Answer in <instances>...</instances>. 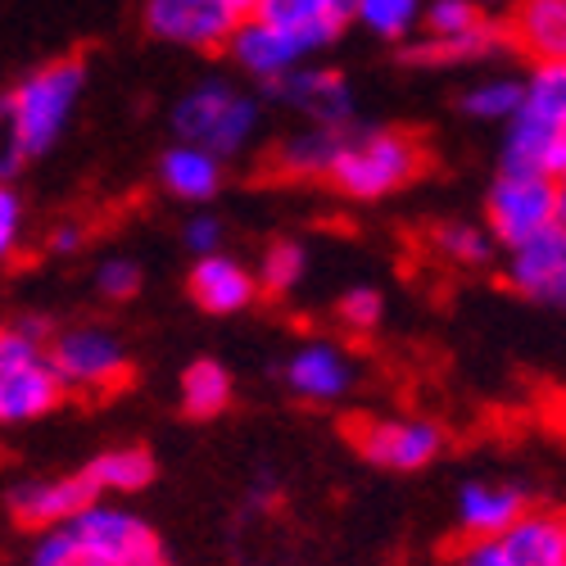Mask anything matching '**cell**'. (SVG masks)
Segmentation results:
<instances>
[{"label": "cell", "instance_id": "cell-1", "mask_svg": "<svg viewBox=\"0 0 566 566\" xmlns=\"http://www.w3.org/2000/svg\"><path fill=\"white\" fill-rule=\"evenodd\" d=\"M82 91H86V64L77 55H64L51 64H36L0 96V127H6L19 164L41 159L60 146L82 105Z\"/></svg>", "mask_w": 566, "mask_h": 566}, {"label": "cell", "instance_id": "cell-2", "mask_svg": "<svg viewBox=\"0 0 566 566\" xmlns=\"http://www.w3.org/2000/svg\"><path fill=\"white\" fill-rule=\"evenodd\" d=\"M421 168H427V150H421V140L412 132L363 127V132H340L326 177L349 200H386L403 191Z\"/></svg>", "mask_w": 566, "mask_h": 566}, {"label": "cell", "instance_id": "cell-3", "mask_svg": "<svg viewBox=\"0 0 566 566\" xmlns=\"http://www.w3.org/2000/svg\"><path fill=\"white\" fill-rule=\"evenodd\" d=\"M55 326L45 317L0 322V427H28L64 403V390L45 358Z\"/></svg>", "mask_w": 566, "mask_h": 566}, {"label": "cell", "instance_id": "cell-4", "mask_svg": "<svg viewBox=\"0 0 566 566\" xmlns=\"http://www.w3.org/2000/svg\"><path fill=\"white\" fill-rule=\"evenodd\" d=\"M263 127V105L250 91L231 86L222 77L196 82L186 96L172 105V132L186 146H200L213 159H235L250 150V140Z\"/></svg>", "mask_w": 566, "mask_h": 566}, {"label": "cell", "instance_id": "cell-5", "mask_svg": "<svg viewBox=\"0 0 566 566\" xmlns=\"http://www.w3.org/2000/svg\"><path fill=\"white\" fill-rule=\"evenodd\" d=\"M45 358H51V371H55L64 399L69 395L109 399L132 381L127 345L109 332V326H96V322L51 332V340H45Z\"/></svg>", "mask_w": 566, "mask_h": 566}, {"label": "cell", "instance_id": "cell-6", "mask_svg": "<svg viewBox=\"0 0 566 566\" xmlns=\"http://www.w3.org/2000/svg\"><path fill=\"white\" fill-rule=\"evenodd\" d=\"M421 32L427 36L403 51L412 64H471V60L499 55L507 45L503 23H494V14L471 6V0H427Z\"/></svg>", "mask_w": 566, "mask_h": 566}, {"label": "cell", "instance_id": "cell-7", "mask_svg": "<svg viewBox=\"0 0 566 566\" xmlns=\"http://www.w3.org/2000/svg\"><path fill=\"white\" fill-rule=\"evenodd\" d=\"M69 535H73V548H77L82 566H127V562L164 557L155 526L140 512L123 507L118 499L86 503L69 522Z\"/></svg>", "mask_w": 566, "mask_h": 566}, {"label": "cell", "instance_id": "cell-8", "mask_svg": "<svg viewBox=\"0 0 566 566\" xmlns=\"http://www.w3.org/2000/svg\"><path fill=\"white\" fill-rule=\"evenodd\" d=\"M557 222V186L531 172H499L485 196V231L494 245L516 250Z\"/></svg>", "mask_w": 566, "mask_h": 566}, {"label": "cell", "instance_id": "cell-9", "mask_svg": "<svg viewBox=\"0 0 566 566\" xmlns=\"http://www.w3.org/2000/svg\"><path fill=\"white\" fill-rule=\"evenodd\" d=\"M245 14L231 0H146L140 6V23L150 36L181 45L196 55H218L227 51V41Z\"/></svg>", "mask_w": 566, "mask_h": 566}, {"label": "cell", "instance_id": "cell-10", "mask_svg": "<svg viewBox=\"0 0 566 566\" xmlns=\"http://www.w3.org/2000/svg\"><path fill=\"white\" fill-rule=\"evenodd\" d=\"M272 91V101H281L295 118H304V127H322V132H349L358 101L345 73L326 69V64H300L291 77H281Z\"/></svg>", "mask_w": 566, "mask_h": 566}, {"label": "cell", "instance_id": "cell-11", "mask_svg": "<svg viewBox=\"0 0 566 566\" xmlns=\"http://www.w3.org/2000/svg\"><path fill=\"white\" fill-rule=\"evenodd\" d=\"M444 449V431L427 417H376L358 427V453L386 471H421Z\"/></svg>", "mask_w": 566, "mask_h": 566}, {"label": "cell", "instance_id": "cell-12", "mask_svg": "<svg viewBox=\"0 0 566 566\" xmlns=\"http://www.w3.org/2000/svg\"><path fill=\"white\" fill-rule=\"evenodd\" d=\"M227 55H231V64L241 69L245 77H254L263 86H276L281 77H291L300 64L313 60V51H308L300 36L272 28L259 14H245L241 23H235V32L227 41Z\"/></svg>", "mask_w": 566, "mask_h": 566}, {"label": "cell", "instance_id": "cell-13", "mask_svg": "<svg viewBox=\"0 0 566 566\" xmlns=\"http://www.w3.org/2000/svg\"><path fill=\"white\" fill-rule=\"evenodd\" d=\"M507 286L516 295H526L531 304H548V308H566V227H544L539 235H531L526 245L507 250Z\"/></svg>", "mask_w": 566, "mask_h": 566}, {"label": "cell", "instance_id": "cell-14", "mask_svg": "<svg viewBox=\"0 0 566 566\" xmlns=\"http://www.w3.org/2000/svg\"><path fill=\"white\" fill-rule=\"evenodd\" d=\"M281 381L304 403H340L358 386V363L336 340H304L281 367Z\"/></svg>", "mask_w": 566, "mask_h": 566}, {"label": "cell", "instance_id": "cell-15", "mask_svg": "<svg viewBox=\"0 0 566 566\" xmlns=\"http://www.w3.org/2000/svg\"><path fill=\"white\" fill-rule=\"evenodd\" d=\"M101 494L91 490V481L82 471H69V476H28L10 490V516L23 526V531H51V526H69L73 516L96 503Z\"/></svg>", "mask_w": 566, "mask_h": 566}, {"label": "cell", "instance_id": "cell-16", "mask_svg": "<svg viewBox=\"0 0 566 566\" xmlns=\"http://www.w3.org/2000/svg\"><path fill=\"white\" fill-rule=\"evenodd\" d=\"M503 36L531 64H566V0H516Z\"/></svg>", "mask_w": 566, "mask_h": 566}, {"label": "cell", "instance_id": "cell-17", "mask_svg": "<svg viewBox=\"0 0 566 566\" xmlns=\"http://www.w3.org/2000/svg\"><path fill=\"white\" fill-rule=\"evenodd\" d=\"M259 295V281H254V268L231 259V254H205L196 259L191 268V300L213 313V317H231V313H245Z\"/></svg>", "mask_w": 566, "mask_h": 566}, {"label": "cell", "instance_id": "cell-18", "mask_svg": "<svg viewBox=\"0 0 566 566\" xmlns=\"http://www.w3.org/2000/svg\"><path fill=\"white\" fill-rule=\"evenodd\" d=\"M349 6L354 0H259L250 14L268 19L272 28L300 36L308 51H326L345 28H349Z\"/></svg>", "mask_w": 566, "mask_h": 566}, {"label": "cell", "instance_id": "cell-19", "mask_svg": "<svg viewBox=\"0 0 566 566\" xmlns=\"http://www.w3.org/2000/svg\"><path fill=\"white\" fill-rule=\"evenodd\" d=\"M494 544L507 566H566V512L526 507Z\"/></svg>", "mask_w": 566, "mask_h": 566}, {"label": "cell", "instance_id": "cell-20", "mask_svg": "<svg viewBox=\"0 0 566 566\" xmlns=\"http://www.w3.org/2000/svg\"><path fill=\"white\" fill-rule=\"evenodd\" d=\"M526 507H531V499L507 481H467L453 503L458 531L467 539H499Z\"/></svg>", "mask_w": 566, "mask_h": 566}, {"label": "cell", "instance_id": "cell-21", "mask_svg": "<svg viewBox=\"0 0 566 566\" xmlns=\"http://www.w3.org/2000/svg\"><path fill=\"white\" fill-rule=\"evenodd\" d=\"M159 186L181 205H209L222 186V159L205 155L200 146H186V140H172L159 159Z\"/></svg>", "mask_w": 566, "mask_h": 566}, {"label": "cell", "instance_id": "cell-22", "mask_svg": "<svg viewBox=\"0 0 566 566\" xmlns=\"http://www.w3.org/2000/svg\"><path fill=\"white\" fill-rule=\"evenodd\" d=\"M82 476L91 481V490H96L101 499L140 494L155 481V458H150V449H140V444H118V449H105V453L91 458L82 467Z\"/></svg>", "mask_w": 566, "mask_h": 566}, {"label": "cell", "instance_id": "cell-23", "mask_svg": "<svg viewBox=\"0 0 566 566\" xmlns=\"http://www.w3.org/2000/svg\"><path fill=\"white\" fill-rule=\"evenodd\" d=\"M181 408L186 417H196V421H209V417H222L235 399V381H231V371L218 363V358H196L191 367L181 371Z\"/></svg>", "mask_w": 566, "mask_h": 566}, {"label": "cell", "instance_id": "cell-24", "mask_svg": "<svg viewBox=\"0 0 566 566\" xmlns=\"http://www.w3.org/2000/svg\"><path fill=\"white\" fill-rule=\"evenodd\" d=\"M553 140H557V127H548V123H539V118H531V114H516V118L503 127V172L544 177Z\"/></svg>", "mask_w": 566, "mask_h": 566}, {"label": "cell", "instance_id": "cell-25", "mask_svg": "<svg viewBox=\"0 0 566 566\" xmlns=\"http://www.w3.org/2000/svg\"><path fill=\"white\" fill-rule=\"evenodd\" d=\"M462 114L476 123H512L526 109V82L522 77H481L462 91Z\"/></svg>", "mask_w": 566, "mask_h": 566}, {"label": "cell", "instance_id": "cell-26", "mask_svg": "<svg viewBox=\"0 0 566 566\" xmlns=\"http://www.w3.org/2000/svg\"><path fill=\"white\" fill-rule=\"evenodd\" d=\"M336 140H340V132L300 127V132H291L276 146L272 164H276V172H286V177H326V168H332V155H336Z\"/></svg>", "mask_w": 566, "mask_h": 566}, {"label": "cell", "instance_id": "cell-27", "mask_svg": "<svg viewBox=\"0 0 566 566\" xmlns=\"http://www.w3.org/2000/svg\"><path fill=\"white\" fill-rule=\"evenodd\" d=\"M421 10H427V0H354L349 23L381 41H408L421 28Z\"/></svg>", "mask_w": 566, "mask_h": 566}, {"label": "cell", "instance_id": "cell-28", "mask_svg": "<svg viewBox=\"0 0 566 566\" xmlns=\"http://www.w3.org/2000/svg\"><path fill=\"white\" fill-rule=\"evenodd\" d=\"M431 245L453 268H485L494 259V235L481 222H440L431 231Z\"/></svg>", "mask_w": 566, "mask_h": 566}, {"label": "cell", "instance_id": "cell-29", "mask_svg": "<svg viewBox=\"0 0 566 566\" xmlns=\"http://www.w3.org/2000/svg\"><path fill=\"white\" fill-rule=\"evenodd\" d=\"M526 82V109L531 118L566 132V64H535Z\"/></svg>", "mask_w": 566, "mask_h": 566}, {"label": "cell", "instance_id": "cell-30", "mask_svg": "<svg viewBox=\"0 0 566 566\" xmlns=\"http://www.w3.org/2000/svg\"><path fill=\"white\" fill-rule=\"evenodd\" d=\"M304 276H308V250L300 241H272L254 268L259 291L268 295H291Z\"/></svg>", "mask_w": 566, "mask_h": 566}, {"label": "cell", "instance_id": "cell-31", "mask_svg": "<svg viewBox=\"0 0 566 566\" xmlns=\"http://www.w3.org/2000/svg\"><path fill=\"white\" fill-rule=\"evenodd\" d=\"M336 317H340L345 332L371 336L376 326L386 322V300H381V291H371V286H349L340 295V304H336Z\"/></svg>", "mask_w": 566, "mask_h": 566}, {"label": "cell", "instance_id": "cell-32", "mask_svg": "<svg viewBox=\"0 0 566 566\" xmlns=\"http://www.w3.org/2000/svg\"><path fill=\"white\" fill-rule=\"evenodd\" d=\"M23 227H28V209H23L19 191L10 181H0V268L23 250Z\"/></svg>", "mask_w": 566, "mask_h": 566}, {"label": "cell", "instance_id": "cell-33", "mask_svg": "<svg viewBox=\"0 0 566 566\" xmlns=\"http://www.w3.org/2000/svg\"><path fill=\"white\" fill-rule=\"evenodd\" d=\"M96 291H101L109 304L136 300V291H140V263H136V259H105V263L96 268Z\"/></svg>", "mask_w": 566, "mask_h": 566}, {"label": "cell", "instance_id": "cell-34", "mask_svg": "<svg viewBox=\"0 0 566 566\" xmlns=\"http://www.w3.org/2000/svg\"><path fill=\"white\" fill-rule=\"evenodd\" d=\"M28 566H82V557H77V548H73V535H69V526L36 531V535H32V553H28Z\"/></svg>", "mask_w": 566, "mask_h": 566}, {"label": "cell", "instance_id": "cell-35", "mask_svg": "<svg viewBox=\"0 0 566 566\" xmlns=\"http://www.w3.org/2000/svg\"><path fill=\"white\" fill-rule=\"evenodd\" d=\"M181 245L191 250L196 259H205V254H218L222 250V222L213 218V213H196V218H186V227H181Z\"/></svg>", "mask_w": 566, "mask_h": 566}, {"label": "cell", "instance_id": "cell-36", "mask_svg": "<svg viewBox=\"0 0 566 566\" xmlns=\"http://www.w3.org/2000/svg\"><path fill=\"white\" fill-rule=\"evenodd\" d=\"M449 566H507L494 539H462Z\"/></svg>", "mask_w": 566, "mask_h": 566}, {"label": "cell", "instance_id": "cell-37", "mask_svg": "<svg viewBox=\"0 0 566 566\" xmlns=\"http://www.w3.org/2000/svg\"><path fill=\"white\" fill-rule=\"evenodd\" d=\"M82 241H86V235H82V227H77V222H60V227L51 231V241H45V245H51L55 254H77V250H82Z\"/></svg>", "mask_w": 566, "mask_h": 566}, {"label": "cell", "instance_id": "cell-38", "mask_svg": "<svg viewBox=\"0 0 566 566\" xmlns=\"http://www.w3.org/2000/svg\"><path fill=\"white\" fill-rule=\"evenodd\" d=\"M544 177L557 186V181H566V132H557V140H553V150H548V168H544Z\"/></svg>", "mask_w": 566, "mask_h": 566}, {"label": "cell", "instance_id": "cell-39", "mask_svg": "<svg viewBox=\"0 0 566 566\" xmlns=\"http://www.w3.org/2000/svg\"><path fill=\"white\" fill-rule=\"evenodd\" d=\"M272 494H276L272 471H259V481H254V503H272Z\"/></svg>", "mask_w": 566, "mask_h": 566}, {"label": "cell", "instance_id": "cell-40", "mask_svg": "<svg viewBox=\"0 0 566 566\" xmlns=\"http://www.w3.org/2000/svg\"><path fill=\"white\" fill-rule=\"evenodd\" d=\"M471 6H481L485 14H494V10H512V6H516V0H471Z\"/></svg>", "mask_w": 566, "mask_h": 566}, {"label": "cell", "instance_id": "cell-41", "mask_svg": "<svg viewBox=\"0 0 566 566\" xmlns=\"http://www.w3.org/2000/svg\"><path fill=\"white\" fill-rule=\"evenodd\" d=\"M127 566H168V557H146V562H127Z\"/></svg>", "mask_w": 566, "mask_h": 566}, {"label": "cell", "instance_id": "cell-42", "mask_svg": "<svg viewBox=\"0 0 566 566\" xmlns=\"http://www.w3.org/2000/svg\"><path fill=\"white\" fill-rule=\"evenodd\" d=\"M231 6H235V10H241V14H250V10L259 6V0H231Z\"/></svg>", "mask_w": 566, "mask_h": 566}]
</instances>
